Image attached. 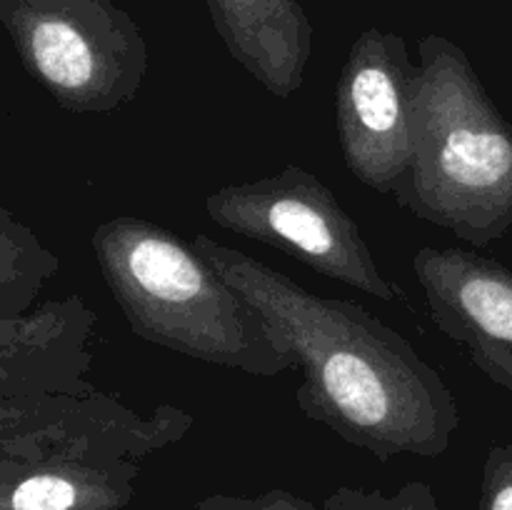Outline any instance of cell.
I'll list each match as a JSON object with an SVG mask.
<instances>
[{
  "instance_id": "obj_1",
  "label": "cell",
  "mask_w": 512,
  "mask_h": 510,
  "mask_svg": "<svg viewBox=\"0 0 512 510\" xmlns=\"http://www.w3.org/2000/svg\"><path fill=\"white\" fill-rule=\"evenodd\" d=\"M195 248L268 323L300 370L295 403L345 443L388 463L438 458L463 415L443 375L388 323L353 300L323 298L253 255L200 233Z\"/></svg>"
},
{
  "instance_id": "obj_2",
  "label": "cell",
  "mask_w": 512,
  "mask_h": 510,
  "mask_svg": "<svg viewBox=\"0 0 512 510\" xmlns=\"http://www.w3.org/2000/svg\"><path fill=\"white\" fill-rule=\"evenodd\" d=\"M90 245L140 340L255 378L295 368L260 310L193 240L140 215H113L93 230Z\"/></svg>"
},
{
  "instance_id": "obj_3",
  "label": "cell",
  "mask_w": 512,
  "mask_h": 510,
  "mask_svg": "<svg viewBox=\"0 0 512 510\" xmlns=\"http://www.w3.org/2000/svg\"><path fill=\"white\" fill-rule=\"evenodd\" d=\"M393 198L475 248L512 228V125L465 50L440 35L420 43L410 165Z\"/></svg>"
},
{
  "instance_id": "obj_4",
  "label": "cell",
  "mask_w": 512,
  "mask_h": 510,
  "mask_svg": "<svg viewBox=\"0 0 512 510\" xmlns=\"http://www.w3.org/2000/svg\"><path fill=\"white\" fill-rule=\"evenodd\" d=\"M3 23L30 78L68 113L110 115L138 98L148 48L110 0H3Z\"/></svg>"
},
{
  "instance_id": "obj_5",
  "label": "cell",
  "mask_w": 512,
  "mask_h": 510,
  "mask_svg": "<svg viewBox=\"0 0 512 510\" xmlns=\"http://www.w3.org/2000/svg\"><path fill=\"white\" fill-rule=\"evenodd\" d=\"M205 213L223 230L288 250L325 278L393 303L400 288L378 268L353 215L333 190L300 165L268 178L223 185L205 195Z\"/></svg>"
},
{
  "instance_id": "obj_6",
  "label": "cell",
  "mask_w": 512,
  "mask_h": 510,
  "mask_svg": "<svg viewBox=\"0 0 512 510\" xmlns=\"http://www.w3.org/2000/svg\"><path fill=\"white\" fill-rule=\"evenodd\" d=\"M418 65L405 40L370 28L355 38L335 85V125L345 165L375 193L395 195L410 165V115Z\"/></svg>"
},
{
  "instance_id": "obj_7",
  "label": "cell",
  "mask_w": 512,
  "mask_h": 510,
  "mask_svg": "<svg viewBox=\"0 0 512 510\" xmlns=\"http://www.w3.org/2000/svg\"><path fill=\"white\" fill-rule=\"evenodd\" d=\"M413 273L430 320L470 363L512 393V270L480 250L420 248Z\"/></svg>"
},
{
  "instance_id": "obj_8",
  "label": "cell",
  "mask_w": 512,
  "mask_h": 510,
  "mask_svg": "<svg viewBox=\"0 0 512 510\" xmlns=\"http://www.w3.org/2000/svg\"><path fill=\"white\" fill-rule=\"evenodd\" d=\"M138 478V460L60 435H0V510H123Z\"/></svg>"
},
{
  "instance_id": "obj_9",
  "label": "cell",
  "mask_w": 512,
  "mask_h": 510,
  "mask_svg": "<svg viewBox=\"0 0 512 510\" xmlns=\"http://www.w3.org/2000/svg\"><path fill=\"white\" fill-rule=\"evenodd\" d=\"M98 313L83 295L45 300L33 313L0 320V400L85 395Z\"/></svg>"
},
{
  "instance_id": "obj_10",
  "label": "cell",
  "mask_w": 512,
  "mask_h": 510,
  "mask_svg": "<svg viewBox=\"0 0 512 510\" xmlns=\"http://www.w3.org/2000/svg\"><path fill=\"white\" fill-rule=\"evenodd\" d=\"M193 425V415L178 405L163 403L138 413L120 395L98 388L85 395L0 400V435L45 430L138 463L183 440Z\"/></svg>"
},
{
  "instance_id": "obj_11",
  "label": "cell",
  "mask_w": 512,
  "mask_h": 510,
  "mask_svg": "<svg viewBox=\"0 0 512 510\" xmlns=\"http://www.w3.org/2000/svg\"><path fill=\"white\" fill-rule=\"evenodd\" d=\"M225 48L270 95L290 98L305 83L313 28L298 0H208Z\"/></svg>"
},
{
  "instance_id": "obj_12",
  "label": "cell",
  "mask_w": 512,
  "mask_h": 510,
  "mask_svg": "<svg viewBox=\"0 0 512 510\" xmlns=\"http://www.w3.org/2000/svg\"><path fill=\"white\" fill-rule=\"evenodd\" d=\"M60 255L35 230L0 208V320L30 313L40 290L60 273Z\"/></svg>"
},
{
  "instance_id": "obj_13",
  "label": "cell",
  "mask_w": 512,
  "mask_h": 510,
  "mask_svg": "<svg viewBox=\"0 0 512 510\" xmlns=\"http://www.w3.org/2000/svg\"><path fill=\"white\" fill-rule=\"evenodd\" d=\"M325 510H440L433 488L423 480H410L395 493L340 485L323 500Z\"/></svg>"
},
{
  "instance_id": "obj_14",
  "label": "cell",
  "mask_w": 512,
  "mask_h": 510,
  "mask_svg": "<svg viewBox=\"0 0 512 510\" xmlns=\"http://www.w3.org/2000/svg\"><path fill=\"white\" fill-rule=\"evenodd\" d=\"M480 510H512V443L493 445L485 455Z\"/></svg>"
},
{
  "instance_id": "obj_15",
  "label": "cell",
  "mask_w": 512,
  "mask_h": 510,
  "mask_svg": "<svg viewBox=\"0 0 512 510\" xmlns=\"http://www.w3.org/2000/svg\"><path fill=\"white\" fill-rule=\"evenodd\" d=\"M193 510H325L323 505H315L313 500L295 495L290 490L273 488L260 495H228L215 493L198 500Z\"/></svg>"
}]
</instances>
